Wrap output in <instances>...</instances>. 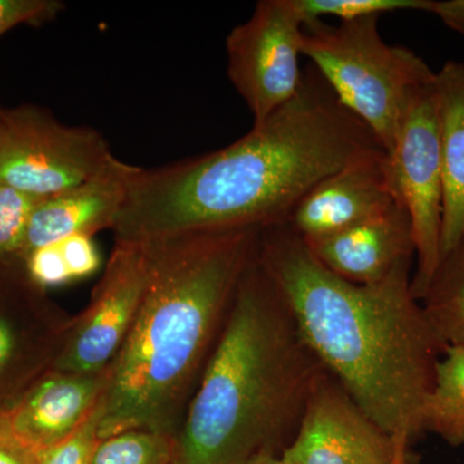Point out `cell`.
I'll return each mask as SVG.
<instances>
[{
	"mask_svg": "<svg viewBox=\"0 0 464 464\" xmlns=\"http://www.w3.org/2000/svg\"><path fill=\"white\" fill-rule=\"evenodd\" d=\"M383 149L317 72L297 96L227 148L134 174L115 240L146 243L285 224L325 177Z\"/></svg>",
	"mask_w": 464,
	"mask_h": 464,
	"instance_id": "cell-1",
	"label": "cell"
},
{
	"mask_svg": "<svg viewBox=\"0 0 464 464\" xmlns=\"http://www.w3.org/2000/svg\"><path fill=\"white\" fill-rule=\"evenodd\" d=\"M258 257L323 368L384 431L411 445L444 346L405 261L380 282L329 271L286 224L264 228Z\"/></svg>",
	"mask_w": 464,
	"mask_h": 464,
	"instance_id": "cell-2",
	"label": "cell"
},
{
	"mask_svg": "<svg viewBox=\"0 0 464 464\" xmlns=\"http://www.w3.org/2000/svg\"><path fill=\"white\" fill-rule=\"evenodd\" d=\"M258 228L188 232L146 241L148 285L110 366L99 438L151 430L177 439L243 274Z\"/></svg>",
	"mask_w": 464,
	"mask_h": 464,
	"instance_id": "cell-3",
	"label": "cell"
},
{
	"mask_svg": "<svg viewBox=\"0 0 464 464\" xmlns=\"http://www.w3.org/2000/svg\"><path fill=\"white\" fill-rule=\"evenodd\" d=\"M326 373L257 252L188 404L173 464H246L282 454Z\"/></svg>",
	"mask_w": 464,
	"mask_h": 464,
	"instance_id": "cell-4",
	"label": "cell"
},
{
	"mask_svg": "<svg viewBox=\"0 0 464 464\" xmlns=\"http://www.w3.org/2000/svg\"><path fill=\"white\" fill-rule=\"evenodd\" d=\"M378 20L359 18L338 26L310 24L304 27L302 54L387 152L415 93L432 81L435 72L413 51L387 44L378 32Z\"/></svg>",
	"mask_w": 464,
	"mask_h": 464,
	"instance_id": "cell-5",
	"label": "cell"
},
{
	"mask_svg": "<svg viewBox=\"0 0 464 464\" xmlns=\"http://www.w3.org/2000/svg\"><path fill=\"white\" fill-rule=\"evenodd\" d=\"M114 158L102 134L34 105L0 110V183L45 199L81 185Z\"/></svg>",
	"mask_w": 464,
	"mask_h": 464,
	"instance_id": "cell-6",
	"label": "cell"
},
{
	"mask_svg": "<svg viewBox=\"0 0 464 464\" xmlns=\"http://www.w3.org/2000/svg\"><path fill=\"white\" fill-rule=\"evenodd\" d=\"M435 76L415 93L395 142L386 152L393 188L413 228L415 271L411 286L420 301L441 259L444 188Z\"/></svg>",
	"mask_w": 464,
	"mask_h": 464,
	"instance_id": "cell-7",
	"label": "cell"
},
{
	"mask_svg": "<svg viewBox=\"0 0 464 464\" xmlns=\"http://www.w3.org/2000/svg\"><path fill=\"white\" fill-rule=\"evenodd\" d=\"M304 18L295 0H261L226 39L227 74L261 123L297 96Z\"/></svg>",
	"mask_w": 464,
	"mask_h": 464,
	"instance_id": "cell-8",
	"label": "cell"
},
{
	"mask_svg": "<svg viewBox=\"0 0 464 464\" xmlns=\"http://www.w3.org/2000/svg\"><path fill=\"white\" fill-rule=\"evenodd\" d=\"M149 270L148 244L115 240L90 304L72 316L54 371L79 374L109 371L139 315Z\"/></svg>",
	"mask_w": 464,
	"mask_h": 464,
	"instance_id": "cell-9",
	"label": "cell"
},
{
	"mask_svg": "<svg viewBox=\"0 0 464 464\" xmlns=\"http://www.w3.org/2000/svg\"><path fill=\"white\" fill-rule=\"evenodd\" d=\"M72 320L27 276L23 259L0 261V411L53 369Z\"/></svg>",
	"mask_w": 464,
	"mask_h": 464,
	"instance_id": "cell-10",
	"label": "cell"
},
{
	"mask_svg": "<svg viewBox=\"0 0 464 464\" xmlns=\"http://www.w3.org/2000/svg\"><path fill=\"white\" fill-rule=\"evenodd\" d=\"M408 448L384 431L326 373L282 456L292 464H395L408 458Z\"/></svg>",
	"mask_w": 464,
	"mask_h": 464,
	"instance_id": "cell-11",
	"label": "cell"
},
{
	"mask_svg": "<svg viewBox=\"0 0 464 464\" xmlns=\"http://www.w3.org/2000/svg\"><path fill=\"white\" fill-rule=\"evenodd\" d=\"M399 203L386 151L375 150L317 183L285 224L308 243L380 216Z\"/></svg>",
	"mask_w": 464,
	"mask_h": 464,
	"instance_id": "cell-12",
	"label": "cell"
},
{
	"mask_svg": "<svg viewBox=\"0 0 464 464\" xmlns=\"http://www.w3.org/2000/svg\"><path fill=\"white\" fill-rule=\"evenodd\" d=\"M105 373L79 374L51 369L0 411L9 430L36 451L69 438L99 404L109 383Z\"/></svg>",
	"mask_w": 464,
	"mask_h": 464,
	"instance_id": "cell-13",
	"label": "cell"
},
{
	"mask_svg": "<svg viewBox=\"0 0 464 464\" xmlns=\"http://www.w3.org/2000/svg\"><path fill=\"white\" fill-rule=\"evenodd\" d=\"M137 170L139 167L114 157L87 181L39 200L27 225L23 257L72 235L94 237L97 232L112 230Z\"/></svg>",
	"mask_w": 464,
	"mask_h": 464,
	"instance_id": "cell-14",
	"label": "cell"
},
{
	"mask_svg": "<svg viewBox=\"0 0 464 464\" xmlns=\"http://www.w3.org/2000/svg\"><path fill=\"white\" fill-rule=\"evenodd\" d=\"M306 246L329 271L356 284L380 282L402 262H415L413 228L400 203L346 230L308 241Z\"/></svg>",
	"mask_w": 464,
	"mask_h": 464,
	"instance_id": "cell-15",
	"label": "cell"
},
{
	"mask_svg": "<svg viewBox=\"0 0 464 464\" xmlns=\"http://www.w3.org/2000/svg\"><path fill=\"white\" fill-rule=\"evenodd\" d=\"M442 167L441 259L464 237V63H445L435 76ZM440 259V261H441Z\"/></svg>",
	"mask_w": 464,
	"mask_h": 464,
	"instance_id": "cell-16",
	"label": "cell"
},
{
	"mask_svg": "<svg viewBox=\"0 0 464 464\" xmlns=\"http://www.w3.org/2000/svg\"><path fill=\"white\" fill-rule=\"evenodd\" d=\"M422 431L464 447V348L447 347L422 409Z\"/></svg>",
	"mask_w": 464,
	"mask_h": 464,
	"instance_id": "cell-17",
	"label": "cell"
},
{
	"mask_svg": "<svg viewBox=\"0 0 464 464\" xmlns=\"http://www.w3.org/2000/svg\"><path fill=\"white\" fill-rule=\"evenodd\" d=\"M427 319L440 343L464 348V253L459 248L440 261L422 298Z\"/></svg>",
	"mask_w": 464,
	"mask_h": 464,
	"instance_id": "cell-18",
	"label": "cell"
},
{
	"mask_svg": "<svg viewBox=\"0 0 464 464\" xmlns=\"http://www.w3.org/2000/svg\"><path fill=\"white\" fill-rule=\"evenodd\" d=\"M177 439L151 430H130L100 440L92 464H173Z\"/></svg>",
	"mask_w": 464,
	"mask_h": 464,
	"instance_id": "cell-19",
	"label": "cell"
},
{
	"mask_svg": "<svg viewBox=\"0 0 464 464\" xmlns=\"http://www.w3.org/2000/svg\"><path fill=\"white\" fill-rule=\"evenodd\" d=\"M304 26L322 21L323 17H338L341 23L399 11L429 12L431 0H295Z\"/></svg>",
	"mask_w": 464,
	"mask_h": 464,
	"instance_id": "cell-20",
	"label": "cell"
},
{
	"mask_svg": "<svg viewBox=\"0 0 464 464\" xmlns=\"http://www.w3.org/2000/svg\"><path fill=\"white\" fill-rule=\"evenodd\" d=\"M39 200L0 183V261L23 259L27 225Z\"/></svg>",
	"mask_w": 464,
	"mask_h": 464,
	"instance_id": "cell-21",
	"label": "cell"
},
{
	"mask_svg": "<svg viewBox=\"0 0 464 464\" xmlns=\"http://www.w3.org/2000/svg\"><path fill=\"white\" fill-rule=\"evenodd\" d=\"M101 414H102V399L100 400L90 417L69 438L41 451L36 464H92L94 449L100 441Z\"/></svg>",
	"mask_w": 464,
	"mask_h": 464,
	"instance_id": "cell-22",
	"label": "cell"
},
{
	"mask_svg": "<svg viewBox=\"0 0 464 464\" xmlns=\"http://www.w3.org/2000/svg\"><path fill=\"white\" fill-rule=\"evenodd\" d=\"M63 9L60 0H0V36L20 25H45Z\"/></svg>",
	"mask_w": 464,
	"mask_h": 464,
	"instance_id": "cell-23",
	"label": "cell"
},
{
	"mask_svg": "<svg viewBox=\"0 0 464 464\" xmlns=\"http://www.w3.org/2000/svg\"><path fill=\"white\" fill-rule=\"evenodd\" d=\"M27 276L39 288L50 290L72 283L65 259L57 243L41 246L23 257Z\"/></svg>",
	"mask_w": 464,
	"mask_h": 464,
	"instance_id": "cell-24",
	"label": "cell"
},
{
	"mask_svg": "<svg viewBox=\"0 0 464 464\" xmlns=\"http://www.w3.org/2000/svg\"><path fill=\"white\" fill-rule=\"evenodd\" d=\"M72 282L85 279L99 271L101 257L99 249L90 235H72L58 241Z\"/></svg>",
	"mask_w": 464,
	"mask_h": 464,
	"instance_id": "cell-25",
	"label": "cell"
},
{
	"mask_svg": "<svg viewBox=\"0 0 464 464\" xmlns=\"http://www.w3.org/2000/svg\"><path fill=\"white\" fill-rule=\"evenodd\" d=\"M39 453L18 439L0 418V464H36Z\"/></svg>",
	"mask_w": 464,
	"mask_h": 464,
	"instance_id": "cell-26",
	"label": "cell"
},
{
	"mask_svg": "<svg viewBox=\"0 0 464 464\" xmlns=\"http://www.w3.org/2000/svg\"><path fill=\"white\" fill-rule=\"evenodd\" d=\"M429 12L454 32L464 34V0H431Z\"/></svg>",
	"mask_w": 464,
	"mask_h": 464,
	"instance_id": "cell-27",
	"label": "cell"
},
{
	"mask_svg": "<svg viewBox=\"0 0 464 464\" xmlns=\"http://www.w3.org/2000/svg\"><path fill=\"white\" fill-rule=\"evenodd\" d=\"M246 464H292L288 459H285L282 454L276 453H262L259 456L253 458Z\"/></svg>",
	"mask_w": 464,
	"mask_h": 464,
	"instance_id": "cell-28",
	"label": "cell"
},
{
	"mask_svg": "<svg viewBox=\"0 0 464 464\" xmlns=\"http://www.w3.org/2000/svg\"><path fill=\"white\" fill-rule=\"evenodd\" d=\"M457 248H459L464 253V237H463V240L460 241V244H459V246H457Z\"/></svg>",
	"mask_w": 464,
	"mask_h": 464,
	"instance_id": "cell-29",
	"label": "cell"
},
{
	"mask_svg": "<svg viewBox=\"0 0 464 464\" xmlns=\"http://www.w3.org/2000/svg\"><path fill=\"white\" fill-rule=\"evenodd\" d=\"M395 464H408V458H404V459H400L399 462Z\"/></svg>",
	"mask_w": 464,
	"mask_h": 464,
	"instance_id": "cell-30",
	"label": "cell"
},
{
	"mask_svg": "<svg viewBox=\"0 0 464 464\" xmlns=\"http://www.w3.org/2000/svg\"><path fill=\"white\" fill-rule=\"evenodd\" d=\"M0 110H2V108H0Z\"/></svg>",
	"mask_w": 464,
	"mask_h": 464,
	"instance_id": "cell-31",
	"label": "cell"
}]
</instances>
